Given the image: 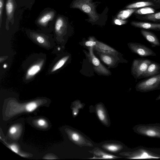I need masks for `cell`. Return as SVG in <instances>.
<instances>
[{
  "instance_id": "27",
  "label": "cell",
  "mask_w": 160,
  "mask_h": 160,
  "mask_svg": "<svg viewBox=\"0 0 160 160\" xmlns=\"http://www.w3.org/2000/svg\"><path fill=\"white\" fill-rule=\"evenodd\" d=\"M97 44V42L93 41H89L86 42L85 45L87 47H92L95 45Z\"/></svg>"
},
{
  "instance_id": "15",
  "label": "cell",
  "mask_w": 160,
  "mask_h": 160,
  "mask_svg": "<svg viewBox=\"0 0 160 160\" xmlns=\"http://www.w3.org/2000/svg\"><path fill=\"white\" fill-rule=\"evenodd\" d=\"M160 157L152 156L149 154L148 153L145 152H143L138 155L136 156L130 158L132 159H158Z\"/></svg>"
},
{
  "instance_id": "12",
  "label": "cell",
  "mask_w": 160,
  "mask_h": 160,
  "mask_svg": "<svg viewBox=\"0 0 160 160\" xmlns=\"http://www.w3.org/2000/svg\"><path fill=\"white\" fill-rule=\"evenodd\" d=\"M137 9L138 8L127 9L121 11L117 15V18L118 19L124 20L130 17Z\"/></svg>"
},
{
  "instance_id": "1",
  "label": "cell",
  "mask_w": 160,
  "mask_h": 160,
  "mask_svg": "<svg viewBox=\"0 0 160 160\" xmlns=\"http://www.w3.org/2000/svg\"><path fill=\"white\" fill-rule=\"evenodd\" d=\"M136 88L138 91L144 92L160 88V74L139 81Z\"/></svg>"
},
{
  "instance_id": "26",
  "label": "cell",
  "mask_w": 160,
  "mask_h": 160,
  "mask_svg": "<svg viewBox=\"0 0 160 160\" xmlns=\"http://www.w3.org/2000/svg\"><path fill=\"white\" fill-rule=\"evenodd\" d=\"M114 22L116 24L120 25L126 24L127 22V21L126 20H122L118 19H115Z\"/></svg>"
},
{
  "instance_id": "35",
  "label": "cell",
  "mask_w": 160,
  "mask_h": 160,
  "mask_svg": "<svg viewBox=\"0 0 160 160\" xmlns=\"http://www.w3.org/2000/svg\"><path fill=\"white\" fill-rule=\"evenodd\" d=\"M158 98H160V96H159V97Z\"/></svg>"
},
{
  "instance_id": "4",
  "label": "cell",
  "mask_w": 160,
  "mask_h": 160,
  "mask_svg": "<svg viewBox=\"0 0 160 160\" xmlns=\"http://www.w3.org/2000/svg\"><path fill=\"white\" fill-rule=\"evenodd\" d=\"M56 11L51 8H47L41 12L36 20L38 24L45 27L52 21H55L56 18Z\"/></svg>"
},
{
  "instance_id": "9",
  "label": "cell",
  "mask_w": 160,
  "mask_h": 160,
  "mask_svg": "<svg viewBox=\"0 0 160 160\" xmlns=\"http://www.w3.org/2000/svg\"><path fill=\"white\" fill-rule=\"evenodd\" d=\"M15 0H7L6 3L7 20H10L12 18L15 11L16 3Z\"/></svg>"
},
{
  "instance_id": "10",
  "label": "cell",
  "mask_w": 160,
  "mask_h": 160,
  "mask_svg": "<svg viewBox=\"0 0 160 160\" xmlns=\"http://www.w3.org/2000/svg\"><path fill=\"white\" fill-rule=\"evenodd\" d=\"M137 18L141 20L160 22V12L145 15H139Z\"/></svg>"
},
{
  "instance_id": "21",
  "label": "cell",
  "mask_w": 160,
  "mask_h": 160,
  "mask_svg": "<svg viewBox=\"0 0 160 160\" xmlns=\"http://www.w3.org/2000/svg\"><path fill=\"white\" fill-rule=\"evenodd\" d=\"M97 114L100 120L104 122L106 119V116L103 110L100 108H98L97 110Z\"/></svg>"
},
{
  "instance_id": "33",
  "label": "cell",
  "mask_w": 160,
  "mask_h": 160,
  "mask_svg": "<svg viewBox=\"0 0 160 160\" xmlns=\"http://www.w3.org/2000/svg\"><path fill=\"white\" fill-rule=\"evenodd\" d=\"M3 67L4 68H6L7 67V65L6 64H4L3 65Z\"/></svg>"
},
{
  "instance_id": "6",
  "label": "cell",
  "mask_w": 160,
  "mask_h": 160,
  "mask_svg": "<svg viewBox=\"0 0 160 160\" xmlns=\"http://www.w3.org/2000/svg\"><path fill=\"white\" fill-rule=\"evenodd\" d=\"M140 32L145 39L151 44L152 47L160 46V41L154 33L143 29L140 30Z\"/></svg>"
},
{
  "instance_id": "8",
  "label": "cell",
  "mask_w": 160,
  "mask_h": 160,
  "mask_svg": "<svg viewBox=\"0 0 160 160\" xmlns=\"http://www.w3.org/2000/svg\"><path fill=\"white\" fill-rule=\"evenodd\" d=\"M160 74V64L153 61L144 73L142 78H149Z\"/></svg>"
},
{
  "instance_id": "17",
  "label": "cell",
  "mask_w": 160,
  "mask_h": 160,
  "mask_svg": "<svg viewBox=\"0 0 160 160\" xmlns=\"http://www.w3.org/2000/svg\"><path fill=\"white\" fill-rule=\"evenodd\" d=\"M90 52L93 64L95 66H98L100 64V62L98 59L93 55L92 47L90 48Z\"/></svg>"
},
{
  "instance_id": "5",
  "label": "cell",
  "mask_w": 160,
  "mask_h": 160,
  "mask_svg": "<svg viewBox=\"0 0 160 160\" xmlns=\"http://www.w3.org/2000/svg\"><path fill=\"white\" fill-rule=\"evenodd\" d=\"M145 7H151L154 9L160 8V3L149 0H142L130 4L127 6V9H134Z\"/></svg>"
},
{
  "instance_id": "3",
  "label": "cell",
  "mask_w": 160,
  "mask_h": 160,
  "mask_svg": "<svg viewBox=\"0 0 160 160\" xmlns=\"http://www.w3.org/2000/svg\"><path fill=\"white\" fill-rule=\"evenodd\" d=\"M128 46L132 52L141 57L156 56V53L151 48L141 43L131 42Z\"/></svg>"
},
{
  "instance_id": "19",
  "label": "cell",
  "mask_w": 160,
  "mask_h": 160,
  "mask_svg": "<svg viewBox=\"0 0 160 160\" xmlns=\"http://www.w3.org/2000/svg\"><path fill=\"white\" fill-rule=\"evenodd\" d=\"M101 59L105 63L108 65H111L113 62V60L112 58L107 55H102Z\"/></svg>"
},
{
  "instance_id": "25",
  "label": "cell",
  "mask_w": 160,
  "mask_h": 160,
  "mask_svg": "<svg viewBox=\"0 0 160 160\" xmlns=\"http://www.w3.org/2000/svg\"><path fill=\"white\" fill-rule=\"evenodd\" d=\"M71 138L75 142H79L81 139L80 136L78 133L74 132L72 134Z\"/></svg>"
},
{
  "instance_id": "34",
  "label": "cell",
  "mask_w": 160,
  "mask_h": 160,
  "mask_svg": "<svg viewBox=\"0 0 160 160\" xmlns=\"http://www.w3.org/2000/svg\"><path fill=\"white\" fill-rule=\"evenodd\" d=\"M58 50L59 51L60 50V48H58Z\"/></svg>"
},
{
  "instance_id": "23",
  "label": "cell",
  "mask_w": 160,
  "mask_h": 160,
  "mask_svg": "<svg viewBox=\"0 0 160 160\" xmlns=\"http://www.w3.org/2000/svg\"><path fill=\"white\" fill-rule=\"evenodd\" d=\"M100 153L99 154V156L102 155V157H101V158L103 159H112L114 158H116V157L115 156H112L111 155L108 154L106 153H103V152H99Z\"/></svg>"
},
{
  "instance_id": "20",
  "label": "cell",
  "mask_w": 160,
  "mask_h": 160,
  "mask_svg": "<svg viewBox=\"0 0 160 160\" xmlns=\"http://www.w3.org/2000/svg\"><path fill=\"white\" fill-rule=\"evenodd\" d=\"M104 147L107 150L112 152H116L120 148L119 146L113 144L106 145Z\"/></svg>"
},
{
  "instance_id": "32",
  "label": "cell",
  "mask_w": 160,
  "mask_h": 160,
  "mask_svg": "<svg viewBox=\"0 0 160 160\" xmlns=\"http://www.w3.org/2000/svg\"><path fill=\"white\" fill-rule=\"evenodd\" d=\"M151 1L155 2L160 3V0H149Z\"/></svg>"
},
{
  "instance_id": "24",
  "label": "cell",
  "mask_w": 160,
  "mask_h": 160,
  "mask_svg": "<svg viewBox=\"0 0 160 160\" xmlns=\"http://www.w3.org/2000/svg\"><path fill=\"white\" fill-rule=\"evenodd\" d=\"M145 133L147 135L150 137H155L157 135V132L152 129H148L146 131Z\"/></svg>"
},
{
  "instance_id": "11",
  "label": "cell",
  "mask_w": 160,
  "mask_h": 160,
  "mask_svg": "<svg viewBox=\"0 0 160 160\" xmlns=\"http://www.w3.org/2000/svg\"><path fill=\"white\" fill-rule=\"evenodd\" d=\"M43 63V61H42L31 66L27 71L26 78H30L38 73L40 70Z\"/></svg>"
},
{
  "instance_id": "18",
  "label": "cell",
  "mask_w": 160,
  "mask_h": 160,
  "mask_svg": "<svg viewBox=\"0 0 160 160\" xmlns=\"http://www.w3.org/2000/svg\"><path fill=\"white\" fill-rule=\"evenodd\" d=\"M38 105L35 102H32L28 103L26 105V110L28 112H32L37 107Z\"/></svg>"
},
{
  "instance_id": "13",
  "label": "cell",
  "mask_w": 160,
  "mask_h": 160,
  "mask_svg": "<svg viewBox=\"0 0 160 160\" xmlns=\"http://www.w3.org/2000/svg\"><path fill=\"white\" fill-rule=\"evenodd\" d=\"M96 48L99 51L107 53H113L115 51L111 47L102 43L96 42Z\"/></svg>"
},
{
  "instance_id": "30",
  "label": "cell",
  "mask_w": 160,
  "mask_h": 160,
  "mask_svg": "<svg viewBox=\"0 0 160 160\" xmlns=\"http://www.w3.org/2000/svg\"><path fill=\"white\" fill-rule=\"evenodd\" d=\"M17 131L16 128L15 127H12L9 130V132L11 134H14Z\"/></svg>"
},
{
  "instance_id": "22",
  "label": "cell",
  "mask_w": 160,
  "mask_h": 160,
  "mask_svg": "<svg viewBox=\"0 0 160 160\" xmlns=\"http://www.w3.org/2000/svg\"><path fill=\"white\" fill-rule=\"evenodd\" d=\"M4 7V0H0V25H1Z\"/></svg>"
},
{
  "instance_id": "7",
  "label": "cell",
  "mask_w": 160,
  "mask_h": 160,
  "mask_svg": "<svg viewBox=\"0 0 160 160\" xmlns=\"http://www.w3.org/2000/svg\"><path fill=\"white\" fill-rule=\"evenodd\" d=\"M131 24L134 27L142 29L160 31V23L132 21Z\"/></svg>"
},
{
  "instance_id": "2",
  "label": "cell",
  "mask_w": 160,
  "mask_h": 160,
  "mask_svg": "<svg viewBox=\"0 0 160 160\" xmlns=\"http://www.w3.org/2000/svg\"><path fill=\"white\" fill-rule=\"evenodd\" d=\"M152 62L147 58L134 59L132 62L131 68L132 75L136 79L142 78L144 73L147 69L149 65Z\"/></svg>"
},
{
  "instance_id": "28",
  "label": "cell",
  "mask_w": 160,
  "mask_h": 160,
  "mask_svg": "<svg viewBox=\"0 0 160 160\" xmlns=\"http://www.w3.org/2000/svg\"><path fill=\"white\" fill-rule=\"evenodd\" d=\"M36 40L38 42L40 43H43L45 42L44 38L41 36H38L36 38Z\"/></svg>"
},
{
  "instance_id": "16",
  "label": "cell",
  "mask_w": 160,
  "mask_h": 160,
  "mask_svg": "<svg viewBox=\"0 0 160 160\" xmlns=\"http://www.w3.org/2000/svg\"><path fill=\"white\" fill-rule=\"evenodd\" d=\"M69 57V56L65 57L58 61L52 68L51 72H55L62 67L66 62Z\"/></svg>"
},
{
  "instance_id": "14",
  "label": "cell",
  "mask_w": 160,
  "mask_h": 160,
  "mask_svg": "<svg viewBox=\"0 0 160 160\" xmlns=\"http://www.w3.org/2000/svg\"><path fill=\"white\" fill-rule=\"evenodd\" d=\"M155 9L151 7H145L137 9L134 13L139 15H145L155 12Z\"/></svg>"
},
{
  "instance_id": "29",
  "label": "cell",
  "mask_w": 160,
  "mask_h": 160,
  "mask_svg": "<svg viewBox=\"0 0 160 160\" xmlns=\"http://www.w3.org/2000/svg\"><path fill=\"white\" fill-rule=\"evenodd\" d=\"M11 149L14 152L18 153V148L17 146L14 145H12L10 146Z\"/></svg>"
},
{
  "instance_id": "31",
  "label": "cell",
  "mask_w": 160,
  "mask_h": 160,
  "mask_svg": "<svg viewBox=\"0 0 160 160\" xmlns=\"http://www.w3.org/2000/svg\"><path fill=\"white\" fill-rule=\"evenodd\" d=\"M38 124L40 126H42L46 124L45 121L42 119L39 120L38 122Z\"/></svg>"
}]
</instances>
